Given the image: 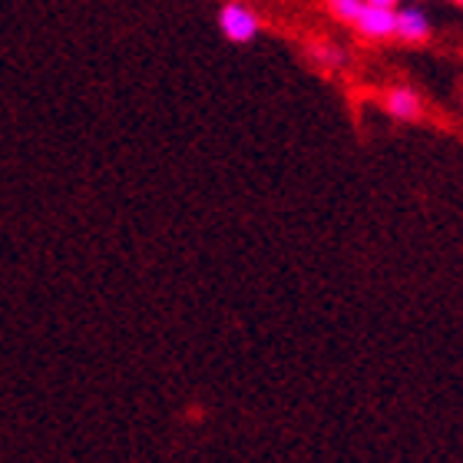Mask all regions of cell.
Wrapping results in <instances>:
<instances>
[{"label":"cell","mask_w":463,"mask_h":463,"mask_svg":"<svg viewBox=\"0 0 463 463\" xmlns=\"http://www.w3.org/2000/svg\"><path fill=\"white\" fill-rule=\"evenodd\" d=\"M364 7H367V0H325V10H328L338 24H347V27L361 17V10Z\"/></svg>","instance_id":"cell-6"},{"label":"cell","mask_w":463,"mask_h":463,"mask_svg":"<svg viewBox=\"0 0 463 463\" xmlns=\"http://www.w3.org/2000/svg\"><path fill=\"white\" fill-rule=\"evenodd\" d=\"M305 53H308L311 63H318L325 70H347L351 67V50L345 43L331 37H315L305 43Z\"/></svg>","instance_id":"cell-5"},{"label":"cell","mask_w":463,"mask_h":463,"mask_svg":"<svg viewBox=\"0 0 463 463\" xmlns=\"http://www.w3.org/2000/svg\"><path fill=\"white\" fill-rule=\"evenodd\" d=\"M219 30L229 43H251L261 33V17L245 0H225L219 7Z\"/></svg>","instance_id":"cell-1"},{"label":"cell","mask_w":463,"mask_h":463,"mask_svg":"<svg viewBox=\"0 0 463 463\" xmlns=\"http://www.w3.org/2000/svg\"><path fill=\"white\" fill-rule=\"evenodd\" d=\"M354 33L361 40H394V7H374V4H367L361 10V17L351 24Z\"/></svg>","instance_id":"cell-4"},{"label":"cell","mask_w":463,"mask_h":463,"mask_svg":"<svg viewBox=\"0 0 463 463\" xmlns=\"http://www.w3.org/2000/svg\"><path fill=\"white\" fill-rule=\"evenodd\" d=\"M454 4H460V7H463V0H454Z\"/></svg>","instance_id":"cell-8"},{"label":"cell","mask_w":463,"mask_h":463,"mask_svg":"<svg viewBox=\"0 0 463 463\" xmlns=\"http://www.w3.org/2000/svg\"><path fill=\"white\" fill-rule=\"evenodd\" d=\"M381 107H384V113L391 116V119H397V123H417V119L424 116L427 103L417 90L391 87L384 97H381Z\"/></svg>","instance_id":"cell-3"},{"label":"cell","mask_w":463,"mask_h":463,"mask_svg":"<svg viewBox=\"0 0 463 463\" xmlns=\"http://www.w3.org/2000/svg\"><path fill=\"white\" fill-rule=\"evenodd\" d=\"M434 37V24L427 17V10L420 4H397L394 7V40L401 43H427Z\"/></svg>","instance_id":"cell-2"},{"label":"cell","mask_w":463,"mask_h":463,"mask_svg":"<svg viewBox=\"0 0 463 463\" xmlns=\"http://www.w3.org/2000/svg\"><path fill=\"white\" fill-rule=\"evenodd\" d=\"M367 4H374V7H397L401 0H367Z\"/></svg>","instance_id":"cell-7"}]
</instances>
